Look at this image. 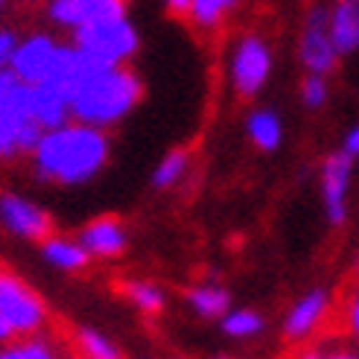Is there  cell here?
<instances>
[{"mask_svg":"<svg viewBox=\"0 0 359 359\" xmlns=\"http://www.w3.org/2000/svg\"><path fill=\"white\" fill-rule=\"evenodd\" d=\"M111 152L109 135L91 123H62L56 129H47L32 149L35 175L50 184L76 187L100 175Z\"/></svg>","mask_w":359,"mask_h":359,"instance_id":"1","label":"cell"},{"mask_svg":"<svg viewBox=\"0 0 359 359\" xmlns=\"http://www.w3.org/2000/svg\"><path fill=\"white\" fill-rule=\"evenodd\" d=\"M143 97V82L126 65H94L70 91V117L109 129Z\"/></svg>","mask_w":359,"mask_h":359,"instance_id":"2","label":"cell"},{"mask_svg":"<svg viewBox=\"0 0 359 359\" xmlns=\"http://www.w3.org/2000/svg\"><path fill=\"white\" fill-rule=\"evenodd\" d=\"M70 32H74V44L88 59H94L100 65H126L140 47V35L129 21V15L111 18V21L85 24Z\"/></svg>","mask_w":359,"mask_h":359,"instance_id":"3","label":"cell"},{"mask_svg":"<svg viewBox=\"0 0 359 359\" xmlns=\"http://www.w3.org/2000/svg\"><path fill=\"white\" fill-rule=\"evenodd\" d=\"M272 76V47L260 35H243L228 59V79L237 97H257Z\"/></svg>","mask_w":359,"mask_h":359,"instance_id":"4","label":"cell"},{"mask_svg":"<svg viewBox=\"0 0 359 359\" xmlns=\"http://www.w3.org/2000/svg\"><path fill=\"white\" fill-rule=\"evenodd\" d=\"M0 316L15 330V336L39 333L47 325V307L24 280L0 275Z\"/></svg>","mask_w":359,"mask_h":359,"instance_id":"5","label":"cell"},{"mask_svg":"<svg viewBox=\"0 0 359 359\" xmlns=\"http://www.w3.org/2000/svg\"><path fill=\"white\" fill-rule=\"evenodd\" d=\"M327 6H313L304 18V29L298 39V59L304 65V70L310 74H330L339 65V50L330 39V27H327Z\"/></svg>","mask_w":359,"mask_h":359,"instance_id":"6","label":"cell"},{"mask_svg":"<svg viewBox=\"0 0 359 359\" xmlns=\"http://www.w3.org/2000/svg\"><path fill=\"white\" fill-rule=\"evenodd\" d=\"M27 88L29 85H24L21 97H18L9 109L0 111V161L15 158L18 152H29L32 155L35 143H39L41 135L47 132L27 109Z\"/></svg>","mask_w":359,"mask_h":359,"instance_id":"7","label":"cell"},{"mask_svg":"<svg viewBox=\"0 0 359 359\" xmlns=\"http://www.w3.org/2000/svg\"><path fill=\"white\" fill-rule=\"evenodd\" d=\"M353 161L345 149L333 152L321 164V199H325V213L333 228L348 222V190L353 178Z\"/></svg>","mask_w":359,"mask_h":359,"instance_id":"8","label":"cell"},{"mask_svg":"<svg viewBox=\"0 0 359 359\" xmlns=\"http://www.w3.org/2000/svg\"><path fill=\"white\" fill-rule=\"evenodd\" d=\"M59 47H62V41H56L53 35L35 32V35H29V39H21L15 44L9 67L27 85L47 82L50 70H53V62H56V56H59Z\"/></svg>","mask_w":359,"mask_h":359,"instance_id":"9","label":"cell"},{"mask_svg":"<svg viewBox=\"0 0 359 359\" xmlns=\"http://www.w3.org/2000/svg\"><path fill=\"white\" fill-rule=\"evenodd\" d=\"M0 222L6 225V231H12L15 237H24V240H47L53 234V219L50 213L35 205L24 196H15V193H4L0 196Z\"/></svg>","mask_w":359,"mask_h":359,"instance_id":"10","label":"cell"},{"mask_svg":"<svg viewBox=\"0 0 359 359\" xmlns=\"http://www.w3.org/2000/svg\"><path fill=\"white\" fill-rule=\"evenodd\" d=\"M123 15H126V0H50L47 4V18L65 29L111 21V18H123Z\"/></svg>","mask_w":359,"mask_h":359,"instance_id":"11","label":"cell"},{"mask_svg":"<svg viewBox=\"0 0 359 359\" xmlns=\"http://www.w3.org/2000/svg\"><path fill=\"white\" fill-rule=\"evenodd\" d=\"M327 313H330V295L325 290H310L307 295H301L292 304L290 313H286L283 339L286 342H304V339H310L321 327V321L327 318Z\"/></svg>","mask_w":359,"mask_h":359,"instance_id":"12","label":"cell"},{"mask_svg":"<svg viewBox=\"0 0 359 359\" xmlns=\"http://www.w3.org/2000/svg\"><path fill=\"white\" fill-rule=\"evenodd\" d=\"M79 243L85 245V251L91 257H120L126 245H129V234H126V228L120 219L114 217H100L94 222H88L82 231H79Z\"/></svg>","mask_w":359,"mask_h":359,"instance_id":"13","label":"cell"},{"mask_svg":"<svg viewBox=\"0 0 359 359\" xmlns=\"http://www.w3.org/2000/svg\"><path fill=\"white\" fill-rule=\"evenodd\" d=\"M27 109L39 120L44 129H56V126L70 120V97L56 85H29L27 88Z\"/></svg>","mask_w":359,"mask_h":359,"instance_id":"14","label":"cell"},{"mask_svg":"<svg viewBox=\"0 0 359 359\" xmlns=\"http://www.w3.org/2000/svg\"><path fill=\"white\" fill-rule=\"evenodd\" d=\"M330 39L339 56H351L359 50V0H336L327 15Z\"/></svg>","mask_w":359,"mask_h":359,"instance_id":"15","label":"cell"},{"mask_svg":"<svg viewBox=\"0 0 359 359\" xmlns=\"http://www.w3.org/2000/svg\"><path fill=\"white\" fill-rule=\"evenodd\" d=\"M41 255L50 266L62 269V272H79L91 263V255L85 251V245L79 240H65V237H47L41 240Z\"/></svg>","mask_w":359,"mask_h":359,"instance_id":"16","label":"cell"},{"mask_svg":"<svg viewBox=\"0 0 359 359\" xmlns=\"http://www.w3.org/2000/svg\"><path fill=\"white\" fill-rule=\"evenodd\" d=\"M248 140L255 143L260 152H275L283 143V123L272 109H257L245 120Z\"/></svg>","mask_w":359,"mask_h":359,"instance_id":"17","label":"cell"},{"mask_svg":"<svg viewBox=\"0 0 359 359\" xmlns=\"http://www.w3.org/2000/svg\"><path fill=\"white\" fill-rule=\"evenodd\" d=\"M187 304H190V310L202 318H222L231 307V295L217 283H202L187 292Z\"/></svg>","mask_w":359,"mask_h":359,"instance_id":"18","label":"cell"},{"mask_svg":"<svg viewBox=\"0 0 359 359\" xmlns=\"http://www.w3.org/2000/svg\"><path fill=\"white\" fill-rule=\"evenodd\" d=\"M123 292L140 313H147V316H158L161 310L167 307L164 290H161L158 283H152V280H129V283H123Z\"/></svg>","mask_w":359,"mask_h":359,"instance_id":"19","label":"cell"},{"mask_svg":"<svg viewBox=\"0 0 359 359\" xmlns=\"http://www.w3.org/2000/svg\"><path fill=\"white\" fill-rule=\"evenodd\" d=\"M240 0H190V21L196 27H202V29H213V27H219L225 18L237 9Z\"/></svg>","mask_w":359,"mask_h":359,"instance_id":"20","label":"cell"},{"mask_svg":"<svg viewBox=\"0 0 359 359\" xmlns=\"http://www.w3.org/2000/svg\"><path fill=\"white\" fill-rule=\"evenodd\" d=\"M187 170H190V155L184 149H172L158 161V167L152 172V184L158 190H170L187 175Z\"/></svg>","mask_w":359,"mask_h":359,"instance_id":"21","label":"cell"},{"mask_svg":"<svg viewBox=\"0 0 359 359\" xmlns=\"http://www.w3.org/2000/svg\"><path fill=\"white\" fill-rule=\"evenodd\" d=\"M266 327V321L255 310H228L222 316V333L231 339H255Z\"/></svg>","mask_w":359,"mask_h":359,"instance_id":"22","label":"cell"},{"mask_svg":"<svg viewBox=\"0 0 359 359\" xmlns=\"http://www.w3.org/2000/svg\"><path fill=\"white\" fill-rule=\"evenodd\" d=\"M4 359H53L56 348H53L47 339H39L35 333H29L21 342H6V351L0 353Z\"/></svg>","mask_w":359,"mask_h":359,"instance_id":"23","label":"cell"},{"mask_svg":"<svg viewBox=\"0 0 359 359\" xmlns=\"http://www.w3.org/2000/svg\"><path fill=\"white\" fill-rule=\"evenodd\" d=\"M76 342H79V351L85 356H91V359H117L120 356V351H117V345L111 342V339L102 336L94 327H82L76 333Z\"/></svg>","mask_w":359,"mask_h":359,"instance_id":"24","label":"cell"},{"mask_svg":"<svg viewBox=\"0 0 359 359\" xmlns=\"http://www.w3.org/2000/svg\"><path fill=\"white\" fill-rule=\"evenodd\" d=\"M330 100V85H327V74H310L307 70V76H304L301 82V102H304V109L307 111H318V109H325Z\"/></svg>","mask_w":359,"mask_h":359,"instance_id":"25","label":"cell"},{"mask_svg":"<svg viewBox=\"0 0 359 359\" xmlns=\"http://www.w3.org/2000/svg\"><path fill=\"white\" fill-rule=\"evenodd\" d=\"M18 44V35L12 29H0V67H6L12 59V50Z\"/></svg>","mask_w":359,"mask_h":359,"instance_id":"26","label":"cell"},{"mask_svg":"<svg viewBox=\"0 0 359 359\" xmlns=\"http://www.w3.org/2000/svg\"><path fill=\"white\" fill-rule=\"evenodd\" d=\"M345 318H348V330L359 339V292L351 298V304H348V313H345Z\"/></svg>","mask_w":359,"mask_h":359,"instance_id":"27","label":"cell"},{"mask_svg":"<svg viewBox=\"0 0 359 359\" xmlns=\"http://www.w3.org/2000/svg\"><path fill=\"white\" fill-rule=\"evenodd\" d=\"M342 149L351 155V158H359V126H353V129L345 135V143H342Z\"/></svg>","mask_w":359,"mask_h":359,"instance_id":"28","label":"cell"},{"mask_svg":"<svg viewBox=\"0 0 359 359\" xmlns=\"http://www.w3.org/2000/svg\"><path fill=\"white\" fill-rule=\"evenodd\" d=\"M164 4H167V9L175 12V15H187V9H190V0H164Z\"/></svg>","mask_w":359,"mask_h":359,"instance_id":"29","label":"cell"},{"mask_svg":"<svg viewBox=\"0 0 359 359\" xmlns=\"http://www.w3.org/2000/svg\"><path fill=\"white\" fill-rule=\"evenodd\" d=\"M356 278H359V257H356Z\"/></svg>","mask_w":359,"mask_h":359,"instance_id":"30","label":"cell"},{"mask_svg":"<svg viewBox=\"0 0 359 359\" xmlns=\"http://www.w3.org/2000/svg\"><path fill=\"white\" fill-rule=\"evenodd\" d=\"M0 9H4V0H0Z\"/></svg>","mask_w":359,"mask_h":359,"instance_id":"31","label":"cell"}]
</instances>
